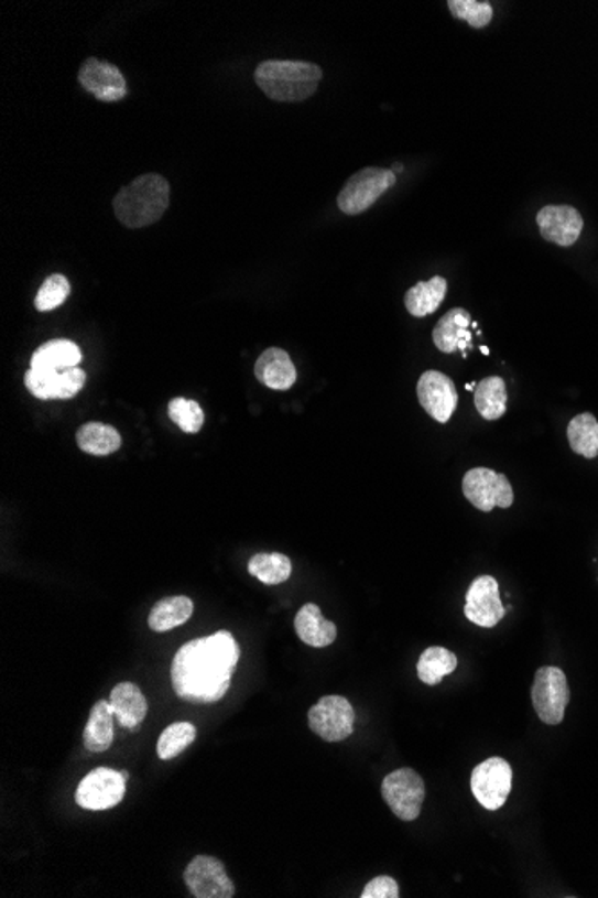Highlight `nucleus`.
Returning <instances> with one entry per match:
<instances>
[{"label":"nucleus","instance_id":"nucleus-1","mask_svg":"<svg viewBox=\"0 0 598 898\" xmlns=\"http://www.w3.org/2000/svg\"><path fill=\"white\" fill-rule=\"evenodd\" d=\"M240 648L230 631L191 640L177 649L171 680L177 696L188 703H216L230 689Z\"/></svg>","mask_w":598,"mask_h":898},{"label":"nucleus","instance_id":"nucleus-2","mask_svg":"<svg viewBox=\"0 0 598 898\" xmlns=\"http://www.w3.org/2000/svg\"><path fill=\"white\" fill-rule=\"evenodd\" d=\"M323 79L319 65L292 59H268L254 71L260 90L280 102H302L316 94Z\"/></svg>","mask_w":598,"mask_h":898},{"label":"nucleus","instance_id":"nucleus-3","mask_svg":"<svg viewBox=\"0 0 598 898\" xmlns=\"http://www.w3.org/2000/svg\"><path fill=\"white\" fill-rule=\"evenodd\" d=\"M171 203V185L162 174H142L120 188L113 199L117 219L128 228H144L162 219Z\"/></svg>","mask_w":598,"mask_h":898},{"label":"nucleus","instance_id":"nucleus-4","mask_svg":"<svg viewBox=\"0 0 598 898\" xmlns=\"http://www.w3.org/2000/svg\"><path fill=\"white\" fill-rule=\"evenodd\" d=\"M396 185V174L391 169L366 167L355 173L337 196V207L348 216H359L373 207L389 188Z\"/></svg>","mask_w":598,"mask_h":898},{"label":"nucleus","instance_id":"nucleus-5","mask_svg":"<svg viewBox=\"0 0 598 898\" xmlns=\"http://www.w3.org/2000/svg\"><path fill=\"white\" fill-rule=\"evenodd\" d=\"M532 705L541 723L559 725L565 720L569 703V688L566 674L559 668H541L532 685Z\"/></svg>","mask_w":598,"mask_h":898},{"label":"nucleus","instance_id":"nucleus-6","mask_svg":"<svg viewBox=\"0 0 598 898\" xmlns=\"http://www.w3.org/2000/svg\"><path fill=\"white\" fill-rule=\"evenodd\" d=\"M382 797L394 816L402 822H414L422 812L426 789L422 777L412 768H400L382 782Z\"/></svg>","mask_w":598,"mask_h":898},{"label":"nucleus","instance_id":"nucleus-7","mask_svg":"<svg viewBox=\"0 0 598 898\" xmlns=\"http://www.w3.org/2000/svg\"><path fill=\"white\" fill-rule=\"evenodd\" d=\"M128 779H130L128 771H116L111 768L94 769L77 786V805L87 811L116 808L124 800Z\"/></svg>","mask_w":598,"mask_h":898},{"label":"nucleus","instance_id":"nucleus-8","mask_svg":"<svg viewBox=\"0 0 598 898\" xmlns=\"http://www.w3.org/2000/svg\"><path fill=\"white\" fill-rule=\"evenodd\" d=\"M463 494L483 513H489L493 508H511L514 502V491L508 477L483 466L466 472Z\"/></svg>","mask_w":598,"mask_h":898},{"label":"nucleus","instance_id":"nucleus-9","mask_svg":"<svg viewBox=\"0 0 598 898\" xmlns=\"http://www.w3.org/2000/svg\"><path fill=\"white\" fill-rule=\"evenodd\" d=\"M469 786L483 809L498 811L511 794L512 768L502 757H491L474 769Z\"/></svg>","mask_w":598,"mask_h":898},{"label":"nucleus","instance_id":"nucleus-10","mask_svg":"<svg viewBox=\"0 0 598 898\" xmlns=\"http://www.w3.org/2000/svg\"><path fill=\"white\" fill-rule=\"evenodd\" d=\"M308 726L326 743H340L355 731V708L345 696H325L308 711Z\"/></svg>","mask_w":598,"mask_h":898},{"label":"nucleus","instance_id":"nucleus-11","mask_svg":"<svg viewBox=\"0 0 598 898\" xmlns=\"http://www.w3.org/2000/svg\"><path fill=\"white\" fill-rule=\"evenodd\" d=\"M192 897L196 898H231L235 886L226 874V868L219 859L211 855H197L183 875Z\"/></svg>","mask_w":598,"mask_h":898},{"label":"nucleus","instance_id":"nucleus-12","mask_svg":"<svg viewBox=\"0 0 598 898\" xmlns=\"http://www.w3.org/2000/svg\"><path fill=\"white\" fill-rule=\"evenodd\" d=\"M77 79L88 94L102 102H117L128 96L124 74L113 63L88 58L83 62Z\"/></svg>","mask_w":598,"mask_h":898},{"label":"nucleus","instance_id":"nucleus-13","mask_svg":"<svg viewBox=\"0 0 598 898\" xmlns=\"http://www.w3.org/2000/svg\"><path fill=\"white\" fill-rule=\"evenodd\" d=\"M25 388L40 400L74 399L87 385V374L81 368L70 370H34L25 371Z\"/></svg>","mask_w":598,"mask_h":898},{"label":"nucleus","instance_id":"nucleus-14","mask_svg":"<svg viewBox=\"0 0 598 898\" xmlns=\"http://www.w3.org/2000/svg\"><path fill=\"white\" fill-rule=\"evenodd\" d=\"M416 391L420 404L432 419L439 423H446L452 419L459 402V394L448 375L437 370L425 371L417 380Z\"/></svg>","mask_w":598,"mask_h":898},{"label":"nucleus","instance_id":"nucleus-15","mask_svg":"<svg viewBox=\"0 0 598 898\" xmlns=\"http://www.w3.org/2000/svg\"><path fill=\"white\" fill-rule=\"evenodd\" d=\"M466 619L480 628H494L503 619L505 608L500 599V586L493 576H480L466 592Z\"/></svg>","mask_w":598,"mask_h":898},{"label":"nucleus","instance_id":"nucleus-16","mask_svg":"<svg viewBox=\"0 0 598 898\" xmlns=\"http://www.w3.org/2000/svg\"><path fill=\"white\" fill-rule=\"evenodd\" d=\"M536 221L541 237L561 248L574 246L583 234V216L569 205H546L537 212Z\"/></svg>","mask_w":598,"mask_h":898},{"label":"nucleus","instance_id":"nucleus-17","mask_svg":"<svg viewBox=\"0 0 598 898\" xmlns=\"http://www.w3.org/2000/svg\"><path fill=\"white\" fill-rule=\"evenodd\" d=\"M471 316L468 311L463 307H455L445 316L441 317L437 322L436 328L432 332V339L437 350L443 354H454V351H463L466 357V350L471 348Z\"/></svg>","mask_w":598,"mask_h":898},{"label":"nucleus","instance_id":"nucleus-18","mask_svg":"<svg viewBox=\"0 0 598 898\" xmlns=\"http://www.w3.org/2000/svg\"><path fill=\"white\" fill-rule=\"evenodd\" d=\"M254 377L269 390L287 391L296 385V366L282 348H268L254 363Z\"/></svg>","mask_w":598,"mask_h":898},{"label":"nucleus","instance_id":"nucleus-19","mask_svg":"<svg viewBox=\"0 0 598 898\" xmlns=\"http://www.w3.org/2000/svg\"><path fill=\"white\" fill-rule=\"evenodd\" d=\"M110 705L119 725L126 731H137L148 716V700L140 688L131 682H122L113 688Z\"/></svg>","mask_w":598,"mask_h":898},{"label":"nucleus","instance_id":"nucleus-20","mask_svg":"<svg viewBox=\"0 0 598 898\" xmlns=\"http://www.w3.org/2000/svg\"><path fill=\"white\" fill-rule=\"evenodd\" d=\"M294 628L300 639L312 648H326L337 639V626L323 617L319 606L314 603L302 606L294 619Z\"/></svg>","mask_w":598,"mask_h":898},{"label":"nucleus","instance_id":"nucleus-21","mask_svg":"<svg viewBox=\"0 0 598 898\" xmlns=\"http://www.w3.org/2000/svg\"><path fill=\"white\" fill-rule=\"evenodd\" d=\"M81 359L83 354L76 343L68 342V339H53L34 351L31 357V368L65 371L77 368Z\"/></svg>","mask_w":598,"mask_h":898},{"label":"nucleus","instance_id":"nucleus-22","mask_svg":"<svg viewBox=\"0 0 598 898\" xmlns=\"http://www.w3.org/2000/svg\"><path fill=\"white\" fill-rule=\"evenodd\" d=\"M113 711H111L110 702L101 700L96 705L91 706L90 717H88L87 728L83 734V743L85 748L91 754H102L106 749L110 748L113 743Z\"/></svg>","mask_w":598,"mask_h":898},{"label":"nucleus","instance_id":"nucleus-23","mask_svg":"<svg viewBox=\"0 0 598 898\" xmlns=\"http://www.w3.org/2000/svg\"><path fill=\"white\" fill-rule=\"evenodd\" d=\"M448 284L443 277H434L426 282H417L405 294V307L414 317H426L436 313L441 303L445 302Z\"/></svg>","mask_w":598,"mask_h":898},{"label":"nucleus","instance_id":"nucleus-24","mask_svg":"<svg viewBox=\"0 0 598 898\" xmlns=\"http://www.w3.org/2000/svg\"><path fill=\"white\" fill-rule=\"evenodd\" d=\"M475 408L488 422L502 419L508 411V386L502 377H486L475 388Z\"/></svg>","mask_w":598,"mask_h":898},{"label":"nucleus","instance_id":"nucleus-25","mask_svg":"<svg viewBox=\"0 0 598 898\" xmlns=\"http://www.w3.org/2000/svg\"><path fill=\"white\" fill-rule=\"evenodd\" d=\"M194 614V603L187 596H173L165 597L154 605L153 610L149 614V628L163 634L168 629L182 626L191 619Z\"/></svg>","mask_w":598,"mask_h":898},{"label":"nucleus","instance_id":"nucleus-26","mask_svg":"<svg viewBox=\"0 0 598 898\" xmlns=\"http://www.w3.org/2000/svg\"><path fill=\"white\" fill-rule=\"evenodd\" d=\"M77 447L91 456H108L119 451L122 437L119 431L101 422H88L76 434Z\"/></svg>","mask_w":598,"mask_h":898},{"label":"nucleus","instance_id":"nucleus-27","mask_svg":"<svg viewBox=\"0 0 598 898\" xmlns=\"http://www.w3.org/2000/svg\"><path fill=\"white\" fill-rule=\"evenodd\" d=\"M566 434H568L569 448L575 454L586 459H595L598 456V420L595 419V414H577L568 423Z\"/></svg>","mask_w":598,"mask_h":898},{"label":"nucleus","instance_id":"nucleus-28","mask_svg":"<svg viewBox=\"0 0 598 898\" xmlns=\"http://www.w3.org/2000/svg\"><path fill=\"white\" fill-rule=\"evenodd\" d=\"M457 669V657L446 648L434 646L423 651L417 662V677L426 685H437L443 678L454 673Z\"/></svg>","mask_w":598,"mask_h":898},{"label":"nucleus","instance_id":"nucleus-29","mask_svg":"<svg viewBox=\"0 0 598 898\" xmlns=\"http://www.w3.org/2000/svg\"><path fill=\"white\" fill-rule=\"evenodd\" d=\"M248 571L263 585H280L291 577L292 563L282 553H259L249 560Z\"/></svg>","mask_w":598,"mask_h":898},{"label":"nucleus","instance_id":"nucleus-30","mask_svg":"<svg viewBox=\"0 0 598 898\" xmlns=\"http://www.w3.org/2000/svg\"><path fill=\"white\" fill-rule=\"evenodd\" d=\"M196 726L188 723V721H177V723L167 726L160 735L159 746H156L160 759H174L182 751H185L196 740Z\"/></svg>","mask_w":598,"mask_h":898},{"label":"nucleus","instance_id":"nucleus-31","mask_svg":"<svg viewBox=\"0 0 598 898\" xmlns=\"http://www.w3.org/2000/svg\"><path fill=\"white\" fill-rule=\"evenodd\" d=\"M168 416L177 428L182 429L183 433L187 434L199 433L205 423L202 405L197 404L196 400L183 399V397H177L168 402Z\"/></svg>","mask_w":598,"mask_h":898},{"label":"nucleus","instance_id":"nucleus-32","mask_svg":"<svg viewBox=\"0 0 598 898\" xmlns=\"http://www.w3.org/2000/svg\"><path fill=\"white\" fill-rule=\"evenodd\" d=\"M452 15L455 19L465 20L466 24L475 30H483L493 20V6L479 0H450L448 2Z\"/></svg>","mask_w":598,"mask_h":898},{"label":"nucleus","instance_id":"nucleus-33","mask_svg":"<svg viewBox=\"0 0 598 898\" xmlns=\"http://www.w3.org/2000/svg\"><path fill=\"white\" fill-rule=\"evenodd\" d=\"M68 294H70V282H68L67 277L51 274L42 284V288L39 289L36 299H34V307L40 313H48V311H54L62 303H65Z\"/></svg>","mask_w":598,"mask_h":898},{"label":"nucleus","instance_id":"nucleus-34","mask_svg":"<svg viewBox=\"0 0 598 898\" xmlns=\"http://www.w3.org/2000/svg\"><path fill=\"white\" fill-rule=\"evenodd\" d=\"M362 898H398L400 897V886L393 877L388 875H380L369 880L365 891L360 895Z\"/></svg>","mask_w":598,"mask_h":898},{"label":"nucleus","instance_id":"nucleus-35","mask_svg":"<svg viewBox=\"0 0 598 898\" xmlns=\"http://www.w3.org/2000/svg\"><path fill=\"white\" fill-rule=\"evenodd\" d=\"M475 388H477V385H475V382H471V385H466V390H474L475 391Z\"/></svg>","mask_w":598,"mask_h":898}]
</instances>
